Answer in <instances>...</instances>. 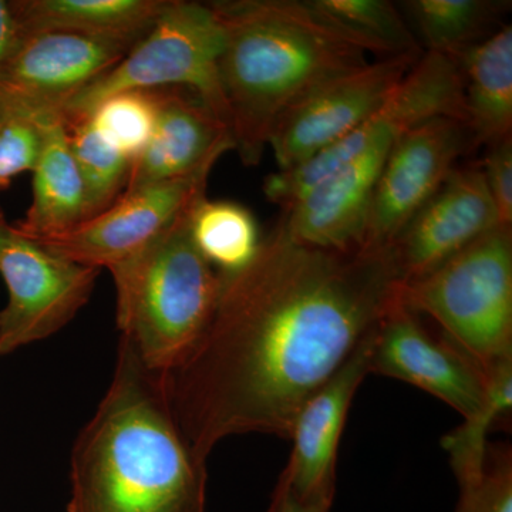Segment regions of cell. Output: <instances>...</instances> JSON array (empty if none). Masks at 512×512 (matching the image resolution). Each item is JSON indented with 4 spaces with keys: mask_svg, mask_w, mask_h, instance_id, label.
<instances>
[{
    "mask_svg": "<svg viewBox=\"0 0 512 512\" xmlns=\"http://www.w3.org/2000/svg\"><path fill=\"white\" fill-rule=\"evenodd\" d=\"M87 119L104 140L133 161L153 136L157 119V92L127 90L113 94L97 104Z\"/></svg>",
    "mask_w": 512,
    "mask_h": 512,
    "instance_id": "cell-25",
    "label": "cell"
},
{
    "mask_svg": "<svg viewBox=\"0 0 512 512\" xmlns=\"http://www.w3.org/2000/svg\"><path fill=\"white\" fill-rule=\"evenodd\" d=\"M222 47L224 30L211 2L168 0L150 32L67 104L64 123L87 119L113 94L180 87L194 93L229 127L220 79Z\"/></svg>",
    "mask_w": 512,
    "mask_h": 512,
    "instance_id": "cell-6",
    "label": "cell"
},
{
    "mask_svg": "<svg viewBox=\"0 0 512 512\" xmlns=\"http://www.w3.org/2000/svg\"><path fill=\"white\" fill-rule=\"evenodd\" d=\"M370 373L413 384L464 419L476 414L487 396V380L470 357L446 336L430 335L419 315L400 301L377 325Z\"/></svg>",
    "mask_w": 512,
    "mask_h": 512,
    "instance_id": "cell-13",
    "label": "cell"
},
{
    "mask_svg": "<svg viewBox=\"0 0 512 512\" xmlns=\"http://www.w3.org/2000/svg\"><path fill=\"white\" fill-rule=\"evenodd\" d=\"M268 512H329L323 508L315 507L308 503H303L295 494L292 493L291 488L279 480L276 484L274 495H272L271 505H269Z\"/></svg>",
    "mask_w": 512,
    "mask_h": 512,
    "instance_id": "cell-30",
    "label": "cell"
},
{
    "mask_svg": "<svg viewBox=\"0 0 512 512\" xmlns=\"http://www.w3.org/2000/svg\"><path fill=\"white\" fill-rule=\"evenodd\" d=\"M133 43L45 32L20 35L0 73V116H59L130 52Z\"/></svg>",
    "mask_w": 512,
    "mask_h": 512,
    "instance_id": "cell-9",
    "label": "cell"
},
{
    "mask_svg": "<svg viewBox=\"0 0 512 512\" xmlns=\"http://www.w3.org/2000/svg\"><path fill=\"white\" fill-rule=\"evenodd\" d=\"M421 55L367 63L320 84L293 103L269 136L279 170L309 160L372 119Z\"/></svg>",
    "mask_w": 512,
    "mask_h": 512,
    "instance_id": "cell-10",
    "label": "cell"
},
{
    "mask_svg": "<svg viewBox=\"0 0 512 512\" xmlns=\"http://www.w3.org/2000/svg\"><path fill=\"white\" fill-rule=\"evenodd\" d=\"M214 165L187 177L124 191L109 210L73 231L35 239L76 264L109 269L143 251L205 197Z\"/></svg>",
    "mask_w": 512,
    "mask_h": 512,
    "instance_id": "cell-12",
    "label": "cell"
},
{
    "mask_svg": "<svg viewBox=\"0 0 512 512\" xmlns=\"http://www.w3.org/2000/svg\"><path fill=\"white\" fill-rule=\"evenodd\" d=\"M485 380L487 396L483 406L441 440L458 481L476 476L483 470L490 450L488 434L498 421L511 412L512 360L498 366Z\"/></svg>",
    "mask_w": 512,
    "mask_h": 512,
    "instance_id": "cell-24",
    "label": "cell"
},
{
    "mask_svg": "<svg viewBox=\"0 0 512 512\" xmlns=\"http://www.w3.org/2000/svg\"><path fill=\"white\" fill-rule=\"evenodd\" d=\"M0 275L8 305L0 312V356L55 335L90 301L100 269L49 251L0 212Z\"/></svg>",
    "mask_w": 512,
    "mask_h": 512,
    "instance_id": "cell-7",
    "label": "cell"
},
{
    "mask_svg": "<svg viewBox=\"0 0 512 512\" xmlns=\"http://www.w3.org/2000/svg\"><path fill=\"white\" fill-rule=\"evenodd\" d=\"M224 30L220 79L229 130L242 163L258 165L276 120L330 79L369 63L296 0L211 2Z\"/></svg>",
    "mask_w": 512,
    "mask_h": 512,
    "instance_id": "cell-3",
    "label": "cell"
},
{
    "mask_svg": "<svg viewBox=\"0 0 512 512\" xmlns=\"http://www.w3.org/2000/svg\"><path fill=\"white\" fill-rule=\"evenodd\" d=\"M67 512H205L207 461L178 426L165 376L119 342L116 369L74 443Z\"/></svg>",
    "mask_w": 512,
    "mask_h": 512,
    "instance_id": "cell-2",
    "label": "cell"
},
{
    "mask_svg": "<svg viewBox=\"0 0 512 512\" xmlns=\"http://www.w3.org/2000/svg\"><path fill=\"white\" fill-rule=\"evenodd\" d=\"M168 0H10L20 35L59 32L136 45Z\"/></svg>",
    "mask_w": 512,
    "mask_h": 512,
    "instance_id": "cell-17",
    "label": "cell"
},
{
    "mask_svg": "<svg viewBox=\"0 0 512 512\" xmlns=\"http://www.w3.org/2000/svg\"><path fill=\"white\" fill-rule=\"evenodd\" d=\"M222 279L204 336L165 376L178 426L205 461L235 434L289 439L303 404L400 301L403 284L392 247L316 248L279 221L252 261Z\"/></svg>",
    "mask_w": 512,
    "mask_h": 512,
    "instance_id": "cell-1",
    "label": "cell"
},
{
    "mask_svg": "<svg viewBox=\"0 0 512 512\" xmlns=\"http://www.w3.org/2000/svg\"><path fill=\"white\" fill-rule=\"evenodd\" d=\"M404 18L424 52L458 59L503 28L507 0H406Z\"/></svg>",
    "mask_w": 512,
    "mask_h": 512,
    "instance_id": "cell-20",
    "label": "cell"
},
{
    "mask_svg": "<svg viewBox=\"0 0 512 512\" xmlns=\"http://www.w3.org/2000/svg\"><path fill=\"white\" fill-rule=\"evenodd\" d=\"M427 119L429 113L419 97L397 93L383 133L338 173L282 210V227L316 248L349 251L363 245L370 202L390 150L407 131Z\"/></svg>",
    "mask_w": 512,
    "mask_h": 512,
    "instance_id": "cell-8",
    "label": "cell"
},
{
    "mask_svg": "<svg viewBox=\"0 0 512 512\" xmlns=\"http://www.w3.org/2000/svg\"><path fill=\"white\" fill-rule=\"evenodd\" d=\"M153 136L131 161L127 190L187 177L234 150L229 127L190 90L156 89Z\"/></svg>",
    "mask_w": 512,
    "mask_h": 512,
    "instance_id": "cell-16",
    "label": "cell"
},
{
    "mask_svg": "<svg viewBox=\"0 0 512 512\" xmlns=\"http://www.w3.org/2000/svg\"><path fill=\"white\" fill-rule=\"evenodd\" d=\"M399 299L440 323L487 377L512 360V225H497L433 271L404 282Z\"/></svg>",
    "mask_w": 512,
    "mask_h": 512,
    "instance_id": "cell-5",
    "label": "cell"
},
{
    "mask_svg": "<svg viewBox=\"0 0 512 512\" xmlns=\"http://www.w3.org/2000/svg\"><path fill=\"white\" fill-rule=\"evenodd\" d=\"M500 224L481 165L457 167L392 244L403 284L434 268Z\"/></svg>",
    "mask_w": 512,
    "mask_h": 512,
    "instance_id": "cell-15",
    "label": "cell"
},
{
    "mask_svg": "<svg viewBox=\"0 0 512 512\" xmlns=\"http://www.w3.org/2000/svg\"><path fill=\"white\" fill-rule=\"evenodd\" d=\"M19 30L10 0H0V73L18 42Z\"/></svg>",
    "mask_w": 512,
    "mask_h": 512,
    "instance_id": "cell-29",
    "label": "cell"
},
{
    "mask_svg": "<svg viewBox=\"0 0 512 512\" xmlns=\"http://www.w3.org/2000/svg\"><path fill=\"white\" fill-rule=\"evenodd\" d=\"M458 485L456 512H512L511 447L490 446L483 470Z\"/></svg>",
    "mask_w": 512,
    "mask_h": 512,
    "instance_id": "cell-26",
    "label": "cell"
},
{
    "mask_svg": "<svg viewBox=\"0 0 512 512\" xmlns=\"http://www.w3.org/2000/svg\"><path fill=\"white\" fill-rule=\"evenodd\" d=\"M481 168L500 224L512 225V136L487 146Z\"/></svg>",
    "mask_w": 512,
    "mask_h": 512,
    "instance_id": "cell-28",
    "label": "cell"
},
{
    "mask_svg": "<svg viewBox=\"0 0 512 512\" xmlns=\"http://www.w3.org/2000/svg\"><path fill=\"white\" fill-rule=\"evenodd\" d=\"M476 147L470 127L457 117H434L400 137L377 180L363 245L392 247L407 222Z\"/></svg>",
    "mask_w": 512,
    "mask_h": 512,
    "instance_id": "cell-11",
    "label": "cell"
},
{
    "mask_svg": "<svg viewBox=\"0 0 512 512\" xmlns=\"http://www.w3.org/2000/svg\"><path fill=\"white\" fill-rule=\"evenodd\" d=\"M89 220L86 191L62 117L45 120V144L33 170V198L25 218L15 224L29 237H57Z\"/></svg>",
    "mask_w": 512,
    "mask_h": 512,
    "instance_id": "cell-18",
    "label": "cell"
},
{
    "mask_svg": "<svg viewBox=\"0 0 512 512\" xmlns=\"http://www.w3.org/2000/svg\"><path fill=\"white\" fill-rule=\"evenodd\" d=\"M464 119L478 146L512 136V28L505 25L456 59Z\"/></svg>",
    "mask_w": 512,
    "mask_h": 512,
    "instance_id": "cell-19",
    "label": "cell"
},
{
    "mask_svg": "<svg viewBox=\"0 0 512 512\" xmlns=\"http://www.w3.org/2000/svg\"><path fill=\"white\" fill-rule=\"evenodd\" d=\"M329 28L363 52L382 59L421 55V46L399 6L389 0H306Z\"/></svg>",
    "mask_w": 512,
    "mask_h": 512,
    "instance_id": "cell-21",
    "label": "cell"
},
{
    "mask_svg": "<svg viewBox=\"0 0 512 512\" xmlns=\"http://www.w3.org/2000/svg\"><path fill=\"white\" fill-rule=\"evenodd\" d=\"M45 120L16 113L0 116V190L35 170L45 144Z\"/></svg>",
    "mask_w": 512,
    "mask_h": 512,
    "instance_id": "cell-27",
    "label": "cell"
},
{
    "mask_svg": "<svg viewBox=\"0 0 512 512\" xmlns=\"http://www.w3.org/2000/svg\"><path fill=\"white\" fill-rule=\"evenodd\" d=\"M191 235L202 255L221 274L241 271L261 244L258 222L237 202L202 197L191 211Z\"/></svg>",
    "mask_w": 512,
    "mask_h": 512,
    "instance_id": "cell-22",
    "label": "cell"
},
{
    "mask_svg": "<svg viewBox=\"0 0 512 512\" xmlns=\"http://www.w3.org/2000/svg\"><path fill=\"white\" fill-rule=\"evenodd\" d=\"M192 208L143 251L109 268L120 342L163 376L204 336L224 282L192 239Z\"/></svg>",
    "mask_w": 512,
    "mask_h": 512,
    "instance_id": "cell-4",
    "label": "cell"
},
{
    "mask_svg": "<svg viewBox=\"0 0 512 512\" xmlns=\"http://www.w3.org/2000/svg\"><path fill=\"white\" fill-rule=\"evenodd\" d=\"M66 127L92 220L109 210L126 191L131 160L104 140L89 119L70 121Z\"/></svg>",
    "mask_w": 512,
    "mask_h": 512,
    "instance_id": "cell-23",
    "label": "cell"
},
{
    "mask_svg": "<svg viewBox=\"0 0 512 512\" xmlns=\"http://www.w3.org/2000/svg\"><path fill=\"white\" fill-rule=\"evenodd\" d=\"M376 328L338 372L303 404L293 423L289 436L293 441L292 454L279 480L303 503L328 511L332 508L340 437L357 389L370 375Z\"/></svg>",
    "mask_w": 512,
    "mask_h": 512,
    "instance_id": "cell-14",
    "label": "cell"
}]
</instances>
